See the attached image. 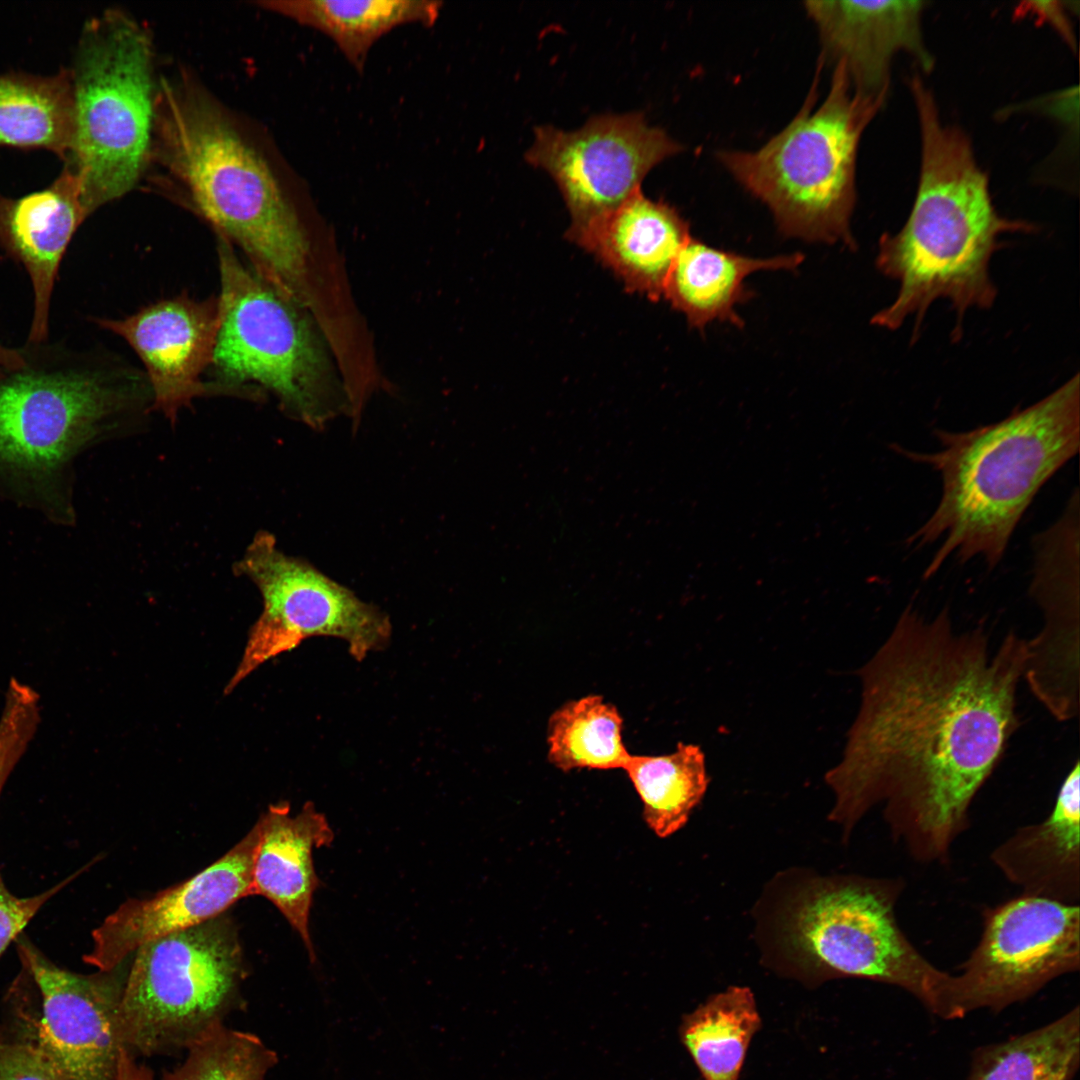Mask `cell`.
<instances>
[{"mask_svg":"<svg viewBox=\"0 0 1080 1080\" xmlns=\"http://www.w3.org/2000/svg\"><path fill=\"white\" fill-rule=\"evenodd\" d=\"M623 770L643 803L646 823L659 837L687 823L709 784L704 752L683 742L670 754L630 755Z\"/></svg>","mask_w":1080,"mask_h":1080,"instance_id":"obj_26","label":"cell"},{"mask_svg":"<svg viewBox=\"0 0 1080 1080\" xmlns=\"http://www.w3.org/2000/svg\"><path fill=\"white\" fill-rule=\"evenodd\" d=\"M22 968L8 994L4 1024L62 1080H116L124 1044L120 968L79 974L48 959L29 939H16Z\"/></svg>","mask_w":1080,"mask_h":1080,"instance_id":"obj_11","label":"cell"},{"mask_svg":"<svg viewBox=\"0 0 1080 1080\" xmlns=\"http://www.w3.org/2000/svg\"><path fill=\"white\" fill-rule=\"evenodd\" d=\"M534 132L526 160L557 184L572 219L567 235L614 210L655 165L681 150L640 112L594 116L574 131L545 125Z\"/></svg>","mask_w":1080,"mask_h":1080,"instance_id":"obj_14","label":"cell"},{"mask_svg":"<svg viewBox=\"0 0 1080 1080\" xmlns=\"http://www.w3.org/2000/svg\"><path fill=\"white\" fill-rule=\"evenodd\" d=\"M1033 5L1032 8L1027 9L1033 10L1037 15L1048 19L1069 45L1073 47L1074 38L1072 36L1070 24L1066 18L1065 11L1062 7L1057 6L1058 2H1036Z\"/></svg>","mask_w":1080,"mask_h":1080,"instance_id":"obj_33","label":"cell"},{"mask_svg":"<svg viewBox=\"0 0 1080 1080\" xmlns=\"http://www.w3.org/2000/svg\"><path fill=\"white\" fill-rule=\"evenodd\" d=\"M260 8L317 29L331 38L356 70L384 34L402 24L433 25L442 2L428 0H270Z\"/></svg>","mask_w":1080,"mask_h":1080,"instance_id":"obj_23","label":"cell"},{"mask_svg":"<svg viewBox=\"0 0 1080 1080\" xmlns=\"http://www.w3.org/2000/svg\"><path fill=\"white\" fill-rule=\"evenodd\" d=\"M815 91L813 87L799 113L759 150L722 151L718 159L768 206L784 235L842 242L855 249L850 219L857 148L886 97L854 89L841 62L836 63L826 99L814 110Z\"/></svg>","mask_w":1080,"mask_h":1080,"instance_id":"obj_6","label":"cell"},{"mask_svg":"<svg viewBox=\"0 0 1080 1080\" xmlns=\"http://www.w3.org/2000/svg\"><path fill=\"white\" fill-rule=\"evenodd\" d=\"M122 337L145 366L154 406L174 418L208 391L202 381L213 364L221 312L218 297L199 301L180 295L122 319H97Z\"/></svg>","mask_w":1080,"mask_h":1080,"instance_id":"obj_16","label":"cell"},{"mask_svg":"<svg viewBox=\"0 0 1080 1080\" xmlns=\"http://www.w3.org/2000/svg\"><path fill=\"white\" fill-rule=\"evenodd\" d=\"M803 259L801 253L752 258L691 237L672 266L663 297L685 315L691 327L702 330L715 320L741 326L735 306L751 296L744 285L746 277L760 270H791Z\"/></svg>","mask_w":1080,"mask_h":1080,"instance_id":"obj_22","label":"cell"},{"mask_svg":"<svg viewBox=\"0 0 1080 1080\" xmlns=\"http://www.w3.org/2000/svg\"><path fill=\"white\" fill-rule=\"evenodd\" d=\"M623 719L602 696L588 695L559 707L548 722V759L562 771L624 769L630 753Z\"/></svg>","mask_w":1080,"mask_h":1080,"instance_id":"obj_28","label":"cell"},{"mask_svg":"<svg viewBox=\"0 0 1080 1080\" xmlns=\"http://www.w3.org/2000/svg\"><path fill=\"white\" fill-rule=\"evenodd\" d=\"M258 839L252 863V895L272 902L298 933L310 961L316 960L309 932L315 891L321 885L313 850L330 846L334 831L313 802L291 815L287 801L272 804L258 819Z\"/></svg>","mask_w":1080,"mask_h":1080,"instance_id":"obj_20","label":"cell"},{"mask_svg":"<svg viewBox=\"0 0 1080 1080\" xmlns=\"http://www.w3.org/2000/svg\"><path fill=\"white\" fill-rule=\"evenodd\" d=\"M25 361L24 348H9L0 343V376L19 369Z\"/></svg>","mask_w":1080,"mask_h":1080,"instance_id":"obj_35","label":"cell"},{"mask_svg":"<svg viewBox=\"0 0 1080 1080\" xmlns=\"http://www.w3.org/2000/svg\"><path fill=\"white\" fill-rule=\"evenodd\" d=\"M922 1H807L824 54L841 62L857 91L887 97L892 58L906 52L924 70L933 61L923 41Z\"/></svg>","mask_w":1080,"mask_h":1080,"instance_id":"obj_17","label":"cell"},{"mask_svg":"<svg viewBox=\"0 0 1080 1080\" xmlns=\"http://www.w3.org/2000/svg\"><path fill=\"white\" fill-rule=\"evenodd\" d=\"M1080 766L1063 780L1052 811L1018 828L990 854L994 866L1021 894L1078 904L1080 898Z\"/></svg>","mask_w":1080,"mask_h":1080,"instance_id":"obj_21","label":"cell"},{"mask_svg":"<svg viewBox=\"0 0 1080 1080\" xmlns=\"http://www.w3.org/2000/svg\"><path fill=\"white\" fill-rule=\"evenodd\" d=\"M74 140L67 164L91 215L129 192L151 156L156 89L148 32L109 9L84 25L70 68Z\"/></svg>","mask_w":1080,"mask_h":1080,"instance_id":"obj_7","label":"cell"},{"mask_svg":"<svg viewBox=\"0 0 1080 1080\" xmlns=\"http://www.w3.org/2000/svg\"><path fill=\"white\" fill-rule=\"evenodd\" d=\"M900 879H850L806 891L792 907L786 936L817 978L854 977L901 988L932 1014L957 1019L952 974L933 965L898 924Z\"/></svg>","mask_w":1080,"mask_h":1080,"instance_id":"obj_10","label":"cell"},{"mask_svg":"<svg viewBox=\"0 0 1080 1080\" xmlns=\"http://www.w3.org/2000/svg\"><path fill=\"white\" fill-rule=\"evenodd\" d=\"M568 239L593 254L630 292L658 301L672 266L691 238L689 224L664 201L635 191L614 210Z\"/></svg>","mask_w":1080,"mask_h":1080,"instance_id":"obj_19","label":"cell"},{"mask_svg":"<svg viewBox=\"0 0 1080 1080\" xmlns=\"http://www.w3.org/2000/svg\"><path fill=\"white\" fill-rule=\"evenodd\" d=\"M1080 1060L1079 1008L977 1050L968 1080H1072Z\"/></svg>","mask_w":1080,"mask_h":1080,"instance_id":"obj_27","label":"cell"},{"mask_svg":"<svg viewBox=\"0 0 1080 1080\" xmlns=\"http://www.w3.org/2000/svg\"><path fill=\"white\" fill-rule=\"evenodd\" d=\"M909 86L921 134L919 183L903 227L879 239L876 267L899 289L871 323L897 330L914 316L918 331L931 304L946 299L956 313L958 337L967 310L989 309L997 298L989 265L1001 236L1033 233L1037 226L997 212L968 137L944 124L920 76H912Z\"/></svg>","mask_w":1080,"mask_h":1080,"instance_id":"obj_2","label":"cell"},{"mask_svg":"<svg viewBox=\"0 0 1080 1080\" xmlns=\"http://www.w3.org/2000/svg\"><path fill=\"white\" fill-rule=\"evenodd\" d=\"M981 937L960 973L952 974L959 1018L1000 1012L1080 968L1078 904L1021 894L982 912Z\"/></svg>","mask_w":1080,"mask_h":1080,"instance_id":"obj_13","label":"cell"},{"mask_svg":"<svg viewBox=\"0 0 1080 1080\" xmlns=\"http://www.w3.org/2000/svg\"><path fill=\"white\" fill-rule=\"evenodd\" d=\"M41 720L40 696L18 679L8 683L0 715V795L32 742Z\"/></svg>","mask_w":1080,"mask_h":1080,"instance_id":"obj_30","label":"cell"},{"mask_svg":"<svg viewBox=\"0 0 1080 1080\" xmlns=\"http://www.w3.org/2000/svg\"><path fill=\"white\" fill-rule=\"evenodd\" d=\"M1079 388L1075 374L996 423L963 432L937 429L940 449L933 453L896 448L941 477L936 509L908 539L916 547L939 543L925 578L950 556L960 562L981 557L989 568L1001 561L1040 488L1079 450Z\"/></svg>","mask_w":1080,"mask_h":1080,"instance_id":"obj_3","label":"cell"},{"mask_svg":"<svg viewBox=\"0 0 1080 1080\" xmlns=\"http://www.w3.org/2000/svg\"><path fill=\"white\" fill-rule=\"evenodd\" d=\"M88 216L80 181L67 164L43 189L15 198L0 193V246L22 264L33 288L29 343L47 340L58 270L72 237Z\"/></svg>","mask_w":1080,"mask_h":1080,"instance_id":"obj_18","label":"cell"},{"mask_svg":"<svg viewBox=\"0 0 1080 1080\" xmlns=\"http://www.w3.org/2000/svg\"><path fill=\"white\" fill-rule=\"evenodd\" d=\"M244 976L237 930L222 914L142 945L121 994L124 1048L134 1057L186 1050L239 1005Z\"/></svg>","mask_w":1080,"mask_h":1080,"instance_id":"obj_9","label":"cell"},{"mask_svg":"<svg viewBox=\"0 0 1080 1080\" xmlns=\"http://www.w3.org/2000/svg\"><path fill=\"white\" fill-rule=\"evenodd\" d=\"M75 131L70 69L50 76L0 74V146L43 148L68 158Z\"/></svg>","mask_w":1080,"mask_h":1080,"instance_id":"obj_24","label":"cell"},{"mask_svg":"<svg viewBox=\"0 0 1080 1080\" xmlns=\"http://www.w3.org/2000/svg\"><path fill=\"white\" fill-rule=\"evenodd\" d=\"M183 1063L162 1080H265L276 1065V1052L257 1035L220 1024L186 1050Z\"/></svg>","mask_w":1080,"mask_h":1080,"instance_id":"obj_29","label":"cell"},{"mask_svg":"<svg viewBox=\"0 0 1080 1080\" xmlns=\"http://www.w3.org/2000/svg\"><path fill=\"white\" fill-rule=\"evenodd\" d=\"M116 1080H154L153 1072L145 1065L136 1062L135 1057L126 1049L120 1054Z\"/></svg>","mask_w":1080,"mask_h":1080,"instance_id":"obj_34","label":"cell"},{"mask_svg":"<svg viewBox=\"0 0 1080 1080\" xmlns=\"http://www.w3.org/2000/svg\"><path fill=\"white\" fill-rule=\"evenodd\" d=\"M77 875L69 876L40 894L17 897L7 889L0 873V956L11 942L16 941L40 908Z\"/></svg>","mask_w":1080,"mask_h":1080,"instance_id":"obj_31","label":"cell"},{"mask_svg":"<svg viewBox=\"0 0 1080 1080\" xmlns=\"http://www.w3.org/2000/svg\"><path fill=\"white\" fill-rule=\"evenodd\" d=\"M45 344L28 342L25 364L0 376V494L70 525L74 460L114 429L128 389L111 369Z\"/></svg>","mask_w":1080,"mask_h":1080,"instance_id":"obj_5","label":"cell"},{"mask_svg":"<svg viewBox=\"0 0 1080 1080\" xmlns=\"http://www.w3.org/2000/svg\"><path fill=\"white\" fill-rule=\"evenodd\" d=\"M258 839L253 828L233 848L195 876L155 895L129 898L92 932L83 961L112 971L142 945L221 915L252 896V863Z\"/></svg>","mask_w":1080,"mask_h":1080,"instance_id":"obj_15","label":"cell"},{"mask_svg":"<svg viewBox=\"0 0 1080 1080\" xmlns=\"http://www.w3.org/2000/svg\"><path fill=\"white\" fill-rule=\"evenodd\" d=\"M221 323L213 364L233 384H257L320 426L342 406L325 344L304 306L268 283L218 236Z\"/></svg>","mask_w":1080,"mask_h":1080,"instance_id":"obj_8","label":"cell"},{"mask_svg":"<svg viewBox=\"0 0 1080 1080\" xmlns=\"http://www.w3.org/2000/svg\"><path fill=\"white\" fill-rule=\"evenodd\" d=\"M761 1024L750 988L730 986L684 1015L679 1037L704 1080H739Z\"/></svg>","mask_w":1080,"mask_h":1080,"instance_id":"obj_25","label":"cell"},{"mask_svg":"<svg viewBox=\"0 0 1080 1080\" xmlns=\"http://www.w3.org/2000/svg\"><path fill=\"white\" fill-rule=\"evenodd\" d=\"M0 1080H62L28 1044L0 1024Z\"/></svg>","mask_w":1080,"mask_h":1080,"instance_id":"obj_32","label":"cell"},{"mask_svg":"<svg viewBox=\"0 0 1080 1080\" xmlns=\"http://www.w3.org/2000/svg\"><path fill=\"white\" fill-rule=\"evenodd\" d=\"M154 136L162 164L217 235L241 248L264 280L306 305L310 247L299 211L222 108L193 83L163 81Z\"/></svg>","mask_w":1080,"mask_h":1080,"instance_id":"obj_4","label":"cell"},{"mask_svg":"<svg viewBox=\"0 0 1080 1080\" xmlns=\"http://www.w3.org/2000/svg\"><path fill=\"white\" fill-rule=\"evenodd\" d=\"M238 569L258 587L263 610L250 629L225 694L268 660L311 637L345 641L357 661L390 643L392 624L383 611L311 565L284 554L271 535L255 537Z\"/></svg>","mask_w":1080,"mask_h":1080,"instance_id":"obj_12","label":"cell"},{"mask_svg":"<svg viewBox=\"0 0 1080 1080\" xmlns=\"http://www.w3.org/2000/svg\"><path fill=\"white\" fill-rule=\"evenodd\" d=\"M1027 656L1014 632L992 653L984 630L956 632L947 608L929 620L905 608L858 670L860 708L842 760L825 775L835 795L829 818L846 839L882 804L892 839L913 860H949L1018 728Z\"/></svg>","mask_w":1080,"mask_h":1080,"instance_id":"obj_1","label":"cell"}]
</instances>
